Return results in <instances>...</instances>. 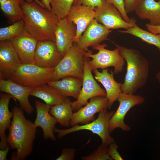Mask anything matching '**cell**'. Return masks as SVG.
I'll return each mask as SVG.
<instances>
[{
    "label": "cell",
    "mask_w": 160,
    "mask_h": 160,
    "mask_svg": "<svg viewBox=\"0 0 160 160\" xmlns=\"http://www.w3.org/2000/svg\"><path fill=\"white\" fill-rule=\"evenodd\" d=\"M156 78L158 81L160 85V71H159L156 75Z\"/></svg>",
    "instance_id": "obj_41"
},
{
    "label": "cell",
    "mask_w": 160,
    "mask_h": 160,
    "mask_svg": "<svg viewBox=\"0 0 160 160\" xmlns=\"http://www.w3.org/2000/svg\"><path fill=\"white\" fill-rule=\"evenodd\" d=\"M86 51L80 48L77 43H74L72 47L54 68L52 81L59 80L67 76L82 79L84 54Z\"/></svg>",
    "instance_id": "obj_5"
},
{
    "label": "cell",
    "mask_w": 160,
    "mask_h": 160,
    "mask_svg": "<svg viewBox=\"0 0 160 160\" xmlns=\"http://www.w3.org/2000/svg\"><path fill=\"white\" fill-rule=\"evenodd\" d=\"M54 72V68H46L34 64L21 63L5 78L22 85L35 88L52 81Z\"/></svg>",
    "instance_id": "obj_4"
},
{
    "label": "cell",
    "mask_w": 160,
    "mask_h": 160,
    "mask_svg": "<svg viewBox=\"0 0 160 160\" xmlns=\"http://www.w3.org/2000/svg\"><path fill=\"white\" fill-rule=\"evenodd\" d=\"M12 96L6 93L0 96V149H4L8 146L6 131L11 125L13 113L9 108V103Z\"/></svg>",
    "instance_id": "obj_21"
},
{
    "label": "cell",
    "mask_w": 160,
    "mask_h": 160,
    "mask_svg": "<svg viewBox=\"0 0 160 160\" xmlns=\"http://www.w3.org/2000/svg\"><path fill=\"white\" fill-rule=\"evenodd\" d=\"M104 4L103 0H74L73 5H83L95 9L102 7Z\"/></svg>",
    "instance_id": "obj_32"
},
{
    "label": "cell",
    "mask_w": 160,
    "mask_h": 160,
    "mask_svg": "<svg viewBox=\"0 0 160 160\" xmlns=\"http://www.w3.org/2000/svg\"><path fill=\"white\" fill-rule=\"evenodd\" d=\"M83 160H113L108 152V147L102 144L88 156L81 158Z\"/></svg>",
    "instance_id": "obj_30"
},
{
    "label": "cell",
    "mask_w": 160,
    "mask_h": 160,
    "mask_svg": "<svg viewBox=\"0 0 160 160\" xmlns=\"http://www.w3.org/2000/svg\"><path fill=\"white\" fill-rule=\"evenodd\" d=\"M134 11L138 17L142 20L147 19L149 24L160 25V0H142Z\"/></svg>",
    "instance_id": "obj_23"
},
{
    "label": "cell",
    "mask_w": 160,
    "mask_h": 160,
    "mask_svg": "<svg viewBox=\"0 0 160 160\" xmlns=\"http://www.w3.org/2000/svg\"><path fill=\"white\" fill-rule=\"evenodd\" d=\"M96 12L93 8L83 5H72L66 18L76 25V35L73 42L77 43L89 23L95 19Z\"/></svg>",
    "instance_id": "obj_15"
},
{
    "label": "cell",
    "mask_w": 160,
    "mask_h": 160,
    "mask_svg": "<svg viewBox=\"0 0 160 160\" xmlns=\"http://www.w3.org/2000/svg\"><path fill=\"white\" fill-rule=\"evenodd\" d=\"M76 150L74 148L63 149L60 155L56 159V160H73L74 159Z\"/></svg>",
    "instance_id": "obj_34"
},
{
    "label": "cell",
    "mask_w": 160,
    "mask_h": 160,
    "mask_svg": "<svg viewBox=\"0 0 160 160\" xmlns=\"http://www.w3.org/2000/svg\"><path fill=\"white\" fill-rule=\"evenodd\" d=\"M145 26L149 31L155 34H160V25H153L147 23Z\"/></svg>",
    "instance_id": "obj_36"
},
{
    "label": "cell",
    "mask_w": 160,
    "mask_h": 160,
    "mask_svg": "<svg viewBox=\"0 0 160 160\" xmlns=\"http://www.w3.org/2000/svg\"><path fill=\"white\" fill-rule=\"evenodd\" d=\"M35 1L40 5L41 6L43 7H44L45 6L44 5V4L42 3L41 1H40L39 0H25V1L29 3L33 1Z\"/></svg>",
    "instance_id": "obj_39"
},
{
    "label": "cell",
    "mask_w": 160,
    "mask_h": 160,
    "mask_svg": "<svg viewBox=\"0 0 160 160\" xmlns=\"http://www.w3.org/2000/svg\"><path fill=\"white\" fill-rule=\"evenodd\" d=\"M111 31L94 19L86 28L77 44L80 48L88 51L89 47H93L105 40Z\"/></svg>",
    "instance_id": "obj_14"
},
{
    "label": "cell",
    "mask_w": 160,
    "mask_h": 160,
    "mask_svg": "<svg viewBox=\"0 0 160 160\" xmlns=\"http://www.w3.org/2000/svg\"><path fill=\"white\" fill-rule=\"evenodd\" d=\"M88 58L85 57L82 85L81 90L76 100L72 102L73 111H76L88 103V100L93 97H106L105 91L97 82L92 73V71L87 62Z\"/></svg>",
    "instance_id": "obj_9"
},
{
    "label": "cell",
    "mask_w": 160,
    "mask_h": 160,
    "mask_svg": "<svg viewBox=\"0 0 160 160\" xmlns=\"http://www.w3.org/2000/svg\"><path fill=\"white\" fill-rule=\"evenodd\" d=\"M63 57L54 41H39L34 53V64L42 67L52 68L57 65Z\"/></svg>",
    "instance_id": "obj_10"
},
{
    "label": "cell",
    "mask_w": 160,
    "mask_h": 160,
    "mask_svg": "<svg viewBox=\"0 0 160 160\" xmlns=\"http://www.w3.org/2000/svg\"><path fill=\"white\" fill-rule=\"evenodd\" d=\"M74 0H51L52 11L59 20L66 17Z\"/></svg>",
    "instance_id": "obj_29"
},
{
    "label": "cell",
    "mask_w": 160,
    "mask_h": 160,
    "mask_svg": "<svg viewBox=\"0 0 160 160\" xmlns=\"http://www.w3.org/2000/svg\"><path fill=\"white\" fill-rule=\"evenodd\" d=\"M103 2H104V0H103Z\"/></svg>",
    "instance_id": "obj_42"
},
{
    "label": "cell",
    "mask_w": 160,
    "mask_h": 160,
    "mask_svg": "<svg viewBox=\"0 0 160 160\" xmlns=\"http://www.w3.org/2000/svg\"><path fill=\"white\" fill-rule=\"evenodd\" d=\"M33 88L22 85L9 79H0V91L10 95L17 100L20 107L28 114H31L33 110L28 99Z\"/></svg>",
    "instance_id": "obj_13"
},
{
    "label": "cell",
    "mask_w": 160,
    "mask_h": 160,
    "mask_svg": "<svg viewBox=\"0 0 160 160\" xmlns=\"http://www.w3.org/2000/svg\"><path fill=\"white\" fill-rule=\"evenodd\" d=\"M72 102L66 97L63 102L52 106L49 112L62 126L69 127L73 114L72 106Z\"/></svg>",
    "instance_id": "obj_25"
},
{
    "label": "cell",
    "mask_w": 160,
    "mask_h": 160,
    "mask_svg": "<svg viewBox=\"0 0 160 160\" xmlns=\"http://www.w3.org/2000/svg\"><path fill=\"white\" fill-rule=\"evenodd\" d=\"M12 111L13 116L9 128L7 141L10 148L16 151L11 159L23 160L32 152L37 127L33 123L26 119L21 108L15 106Z\"/></svg>",
    "instance_id": "obj_2"
},
{
    "label": "cell",
    "mask_w": 160,
    "mask_h": 160,
    "mask_svg": "<svg viewBox=\"0 0 160 160\" xmlns=\"http://www.w3.org/2000/svg\"><path fill=\"white\" fill-rule=\"evenodd\" d=\"M95 10V19L108 29H127L133 26L131 19L129 23L125 21L119 11L112 4L105 3L102 7Z\"/></svg>",
    "instance_id": "obj_11"
},
{
    "label": "cell",
    "mask_w": 160,
    "mask_h": 160,
    "mask_svg": "<svg viewBox=\"0 0 160 160\" xmlns=\"http://www.w3.org/2000/svg\"><path fill=\"white\" fill-rule=\"evenodd\" d=\"M142 0H123L125 9L127 14L134 11Z\"/></svg>",
    "instance_id": "obj_35"
},
{
    "label": "cell",
    "mask_w": 160,
    "mask_h": 160,
    "mask_svg": "<svg viewBox=\"0 0 160 160\" xmlns=\"http://www.w3.org/2000/svg\"><path fill=\"white\" fill-rule=\"evenodd\" d=\"M133 26L128 29L119 31L122 33H127L138 38L156 47L160 52V34H155L139 27L136 23L135 19H131Z\"/></svg>",
    "instance_id": "obj_26"
},
{
    "label": "cell",
    "mask_w": 160,
    "mask_h": 160,
    "mask_svg": "<svg viewBox=\"0 0 160 160\" xmlns=\"http://www.w3.org/2000/svg\"><path fill=\"white\" fill-rule=\"evenodd\" d=\"M21 4L16 1H8L0 4V8L4 15L14 22L22 20Z\"/></svg>",
    "instance_id": "obj_27"
},
{
    "label": "cell",
    "mask_w": 160,
    "mask_h": 160,
    "mask_svg": "<svg viewBox=\"0 0 160 160\" xmlns=\"http://www.w3.org/2000/svg\"><path fill=\"white\" fill-rule=\"evenodd\" d=\"M21 63L9 40L0 42V70L1 79Z\"/></svg>",
    "instance_id": "obj_20"
},
{
    "label": "cell",
    "mask_w": 160,
    "mask_h": 160,
    "mask_svg": "<svg viewBox=\"0 0 160 160\" xmlns=\"http://www.w3.org/2000/svg\"><path fill=\"white\" fill-rule=\"evenodd\" d=\"M8 1H15L19 2L21 4L25 1L24 0H0V4L2 3Z\"/></svg>",
    "instance_id": "obj_40"
},
{
    "label": "cell",
    "mask_w": 160,
    "mask_h": 160,
    "mask_svg": "<svg viewBox=\"0 0 160 160\" xmlns=\"http://www.w3.org/2000/svg\"><path fill=\"white\" fill-rule=\"evenodd\" d=\"M76 31V25L68 21L66 17L59 20L55 32V43L63 56L73 46Z\"/></svg>",
    "instance_id": "obj_17"
},
{
    "label": "cell",
    "mask_w": 160,
    "mask_h": 160,
    "mask_svg": "<svg viewBox=\"0 0 160 160\" xmlns=\"http://www.w3.org/2000/svg\"><path fill=\"white\" fill-rule=\"evenodd\" d=\"M10 148L9 145L4 149L0 150V160H7V156L9 151Z\"/></svg>",
    "instance_id": "obj_37"
},
{
    "label": "cell",
    "mask_w": 160,
    "mask_h": 160,
    "mask_svg": "<svg viewBox=\"0 0 160 160\" xmlns=\"http://www.w3.org/2000/svg\"><path fill=\"white\" fill-rule=\"evenodd\" d=\"M25 30L38 41L50 40L55 42V32L59 19L52 11L35 1H24L21 4Z\"/></svg>",
    "instance_id": "obj_1"
},
{
    "label": "cell",
    "mask_w": 160,
    "mask_h": 160,
    "mask_svg": "<svg viewBox=\"0 0 160 160\" xmlns=\"http://www.w3.org/2000/svg\"><path fill=\"white\" fill-rule=\"evenodd\" d=\"M35 104L36 116L34 124L37 127H40L42 129L44 139H50L55 140L54 129L57 122L49 113L51 107L38 100L35 101Z\"/></svg>",
    "instance_id": "obj_18"
},
{
    "label": "cell",
    "mask_w": 160,
    "mask_h": 160,
    "mask_svg": "<svg viewBox=\"0 0 160 160\" xmlns=\"http://www.w3.org/2000/svg\"><path fill=\"white\" fill-rule=\"evenodd\" d=\"M118 145L115 142L111 143L108 147V153L113 160H123L118 151Z\"/></svg>",
    "instance_id": "obj_33"
},
{
    "label": "cell",
    "mask_w": 160,
    "mask_h": 160,
    "mask_svg": "<svg viewBox=\"0 0 160 160\" xmlns=\"http://www.w3.org/2000/svg\"><path fill=\"white\" fill-rule=\"evenodd\" d=\"M25 30L22 20H18L9 26L0 28V41L10 40L18 36Z\"/></svg>",
    "instance_id": "obj_28"
},
{
    "label": "cell",
    "mask_w": 160,
    "mask_h": 160,
    "mask_svg": "<svg viewBox=\"0 0 160 160\" xmlns=\"http://www.w3.org/2000/svg\"><path fill=\"white\" fill-rule=\"evenodd\" d=\"M114 111H108L107 109L99 113L97 118L94 121L81 125H76L68 129H60L55 128L54 132L57 133V137L60 138L66 135L79 130H86L97 134L100 138L102 144L108 147L111 143L115 142L111 136L109 131L110 120Z\"/></svg>",
    "instance_id": "obj_7"
},
{
    "label": "cell",
    "mask_w": 160,
    "mask_h": 160,
    "mask_svg": "<svg viewBox=\"0 0 160 160\" xmlns=\"http://www.w3.org/2000/svg\"><path fill=\"white\" fill-rule=\"evenodd\" d=\"M117 100L119 105L116 111L111 117L109 122V129L111 133L115 129L119 128L124 131H129L131 128L124 122L126 114L133 107L143 103L144 97L141 95L129 94L122 92Z\"/></svg>",
    "instance_id": "obj_8"
},
{
    "label": "cell",
    "mask_w": 160,
    "mask_h": 160,
    "mask_svg": "<svg viewBox=\"0 0 160 160\" xmlns=\"http://www.w3.org/2000/svg\"><path fill=\"white\" fill-rule=\"evenodd\" d=\"M112 43L119 49L127 63V72L121 87L122 92L134 94L147 82L149 70L148 61L138 50Z\"/></svg>",
    "instance_id": "obj_3"
},
{
    "label": "cell",
    "mask_w": 160,
    "mask_h": 160,
    "mask_svg": "<svg viewBox=\"0 0 160 160\" xmlns=\"http://www.w3.org/2000/svg\"><path fill=\"white\" fill-rule=\"evenodd\" d=\"M61 79L51 81L47 83L55 88L62 95L77 99L81 89L82 79L73 76H67Z\"/></svg>",
    "instance_id": "obj_22"
},
{
    "label": "cell",
    "mask_w": 160,
    "mask_h": 160,
    "mask_svg": "<svg viewBox=\"0 0 160 160\" xmlns=\"http://www.w3.org/2000/svg\"><path fill=\"white\" fill-rule=\"evenodd\" d=\"M51 0H41V1L44 4L45 8L49 10L52 11V8L51 6Z\"/></svg>",
    "instance_id": "obj_38"
},
{
    "label": "cell",
    "mask_w": 160,
    "mask_h": 160,
    "mask_svg": "<svg viewBox=\"0 0 160 160\" xmlns=\"http://www.w3.org/2000/svg\"><path fill=\"white\" fill-rule=\"evenodd\" d=\"M85 105L73 113L70 126H73L79 123L85 124L94 121L95 114L107 109L108 100L105 96L95 97L91 98Z\"/></svg>",
    "instance_id": "obj_12"
},
{
    "label": "cell",
    "mask_w": 160,
    "mask_h": 160,
    "mask_svg": "<svg viewBox=\"0 0 160 160\" xmlns=\"http://www.w3.org/2000/svg\"><path fill=\"white\" fill-rule=\"evenodd\" d=\"M92 71L95 79L100 83L105 89L106 97L108 100V108L110 109L122 92V83L116 81L114 79L113 72L111 71L109 73L107 68L103 69L101 72L97 69Z\"/></svg>",
    "instance_id": "obj_19"
},
{
    "label": "cell",
    "mask_w": 160,
    "mask_h": 160,
    "mask_svg": "<svg viewBox=\"0 0 160 160\" xmlns=\"http://www.w3.org/2000/svg\"><path fill=\"white\" fill-rule=\"evenodd\" d=\"M104 3L113 5L119 11L123 19L127 23H129L130 19L126 12L123 0H104Z\"/></svg>",
    "instance_id": "obj_31"
},
{
    "label": "cell",
    "mask_w": 160,
    "mask_h": 160,
    "mask_svg": "<svg viewBox=\"0 0 160 160\" xmlns=\"http://www.w3.org/2000/svg\"><path fill=\"white\" fill-rule=\"evenodd\" d=\"M22 63L34 64V57L38 41L25 30L10 40Z\"/></svg>",
    "instance_id": "obj_16"
},
{
    "label": "cell",
    "mask_w": 160,
    "mask_h": 160,
    "mask_svg": "<svg viewBox=\"0 0 160 160\" xmlns=\"http://www.w3.org/2000/svg\"><path fill=\"white\" fill-rule=\"evenodd\" d=\"M106 47L105 44L95 45L92 47L93 48L97 50L98 52L93 54L92 51L89 50L85 52V57L92 58L91 60L87 59V62L92 71L98 68L103 70L113 67L114 68V73L117 74L123 71L125 60L117 48L113 50H110L105 48Z\"/></svg>",
    "instance_id": "obj_6"
},
{
    "label": "cell",
    "mask_w": 160,
    "mask_h": 160,
    "mask_svg": "<svg viewBox=\"0 0 160 160\" xmlns=\"http://www.w3.org/2000/svg\"><path fill=\"white\" fill-rule=\"evenodd\" d=\"M30 95L41 99L50 107L63 102L67 97L47 84L33 88Z\"/></svg>",
    "instance_id": "obj_24"
}]
</instances>
